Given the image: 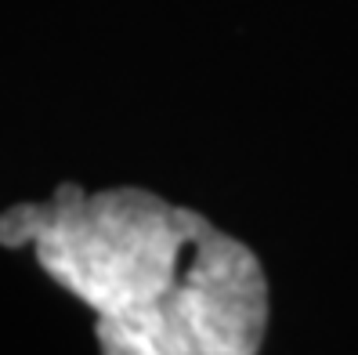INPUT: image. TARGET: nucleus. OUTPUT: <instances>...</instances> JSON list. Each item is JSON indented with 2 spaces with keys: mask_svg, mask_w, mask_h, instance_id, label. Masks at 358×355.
<instances>
[{
  "mask_svg": "<svg viewBox=\"0 0 358 355\" xmlns=\"http://www.w3.org/2000/svg\"><path fill=\"white\" fill-rule=\"evenodd\" d=\"M203 214L174 207L145 189L83 196L58 189L55 203H22L0 218V243H36V261L87 301L98 319H123L159 301L181 276V254L203 232Z\"/></svg>",
  "mask_w": 358,
  "mask_h": 355,
  "instance_id": "1",
  "label": "nucleus"
},
{
  "mask_svg": "<svg viewBox=\"0 0 358 355\" xmlns=\"http://www.w3.org/2000/svg\"><path fill=\"white\" fill-rule=\"evenodd\" d=\"M268 326V283L246 243L217 228L159 301L123 319H98L101 355H257Z\"/></svg>",
  "mask_w": 358,
  "mask_h": 355,
  "instance_id": "2",
  "label": "nucleus"
}]
</instances>
